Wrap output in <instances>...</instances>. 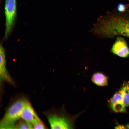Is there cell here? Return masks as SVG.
I'll list each match as a JSON object with an SVG mask.
<instances>
[{
  "label": "cell",
  "mask_w": 129,
  "mask_h": 129,
  "mask_svg": "<svg viewBox=\"0 0 129 129\" xmlns=\"http://www.w3.org/2000/svg\"><path fill=\"white\" fill-rule=\"evenodd\" d=\"M91 31L101 37L111 38L122 35L129 38V15L119 13L101 16Z\"/></svg>",
  "instance_id": "obj_1"
},
{
  "label": "cell",
  "mask_w": 129,
  "mask_h": 129,
  "mask_svg": "<svg viewBox=\"0 0 129 129\" xmlns=\"http://www.w3.org/2000/svg\"><path fill=\"white\" fill-rule=\"evenodd\" d=\"M85 110L75 115H71L65 109V105L59 109H54L47 116V118L52 129H74L78 118Z\"/></svg>",
  "instance_id": "obj_2"
},
{
  "label": "cell",
  "mask_w": 129,
  "mask_h": 129,
  "mask_svg": "<svg viewBox=\"0 0 129 129\" xmlns=\"http://www.w3.org/2000/svg\"><path fill=\"white\" fill-rule=\"evenodd\" d=\"M16 0H5V38L6 39L12 31L16 16Z\"/></svg>",
  "instance_id": "obj_3"
},
{
  "label": "cell",
  "mask_w": 129,
  "mask_h": 129,
  "mask_svg": "<svg viewBox=\"0 0 129 129\" xmlns=\"http://www.w3.org/2000/svg\"><path fill=\"white\" fill-rule=\"evenodd\" d=\"M28 102L26 99L23 98L15 101L8 108L2 119L15 123L21 118L22 111Z\"/></svg>",
  "instance_id": "obj_4"
},
{
  "label": "cell",
  "mask_w": 129,
  "mask_h": 129,
  "mask_svg": "<svg viewBox=\"0 0 129 129\" xmlns=\"http://www.w3.org/2000/svg\"><path fill=\"white\" fill-rule=\"evenodd\" d=\"M111 51L113 54L122 58L129 56V48L126 42L123 37H117L113 45Z\"/></svg>",
  "instance_id": "obj_5"
},
{
  "label": "cell",
  "mask_w": 129,
  "mask_h": 129,
  "mask_svg": "<svg viewBox=\"0 0 129 129\" xmlns=\"http://www.w3.org/2000/svg\"><path fill=\"white\" fill-rule=\"evenodd\" d=\"M110 105L112 109L117 112H126L125 106L123 102L121 94L119 92H116L111 98Z\"/></svg>",
  "instance_id": "obj_6"
},
{
  "label": "cell",
  "mask_w": 129,
  "mask_h": 129,
  "mask_svg": "<svg viewBox=\"0 0 129 129\" xmlns=\"http://www.w3.org/2000/svg\"><path fill=\"white\" fill-rule=\"evenodd\" d=\"M21 118L32 124L39 118L28 102L22 111Z\"/></svg>",
  "instance_id": "obj_7"
},
{
  "label": "cell",
  "mask_w": 129,
  "mask_h": 129,
  "mask_svg": "<svg viewBox=\"0 0 129 129\" xmlns=\"http://www.w3.org/2000/svg\"><path fill=\"white\" fill-rule=\"evenodd\" d=\"M0 79L5 80L12 84L13 83V81L8 74L6 68L5 51L1 45H0Z\"/></svg>",
  "instance_id": "obj_8"
},
{
  "label": "cell",
  "mask_w": 129,
  "mask_h": 129,
  "mask_svg": "<svg viewBox=\"0 0 129 129\" xmlns=\"http://www.w3.org/2000/svg\"><path fill=\"white\" fill-rule=\"evenodd\" d=\"M91 80L95 85L99 86H103L107 85L108 79L103 73L100 72L94 73L92 75Z\"/></svg>",
  "instance_id": "obj_9"
},
{
  "label": "cell",
  "mask_w": 129,
  "mask_h": 129,
  "mask_svg": "<svg viewBox=\"0 0 129 129\" xmlns=\"http://www.w3.org/2000/svg\"><path fill=\"white\" fill-rule=\"evenodd\" d=\"M119 92L125 105L129 106V81L124 82Z\"/></svg>",
  "instance_id": "obj_10"
},
{
  "label": "cell",
  "mask_w": 129,
  "mask_h": 129,
  "mask_svg": "<svg viewBox=\"0 0 129 129\" xmlns=\"http://www.w3.org/2000/svg\"><path fill=\"white\" fill-rule=\"evenodd\" d=\"M0 129H16L15 123L10 122L2 119L0 122Z\"/></svg>",
  "instance_id": "obj_11"
},
{
  "label": "cell",
  "mask_w": 129,
  "mask_h": 129,
  "mask_svg": "<svg viewBox=\"0 0 129 129\" xmlns=\"http://www.w3.org/2000/svg\"><path fill=\"white\" fill-rule=\"evenodd\" d=\"M32 129V124L23 120L16 124V129Z\"/></svg>",
  "instance_id": "obj_12"
},
{
  "label": "cell",
  "mask_w": 129,
  "mask_h": 129,
  "mask_svg": "<svg viewBox=\"0 0 129 129\" xmlns=\"http://www.w3.org/2000/svg\"><path fill=\"white\" fill-rule=\"evenodd\" d=\"M33 129H45L46 127L40 118L32 124Z\"/></svg>",
  "instance_id": "obj_13"
},
{
  "label": "cell",
  "mask_w": 129,
  "mask_h": 129,
  "mask_svg": "<svg viewBox=\"0 0 129 129\" xmlns=\"http://www.w3.org/2000/svg\"><path fill=\"white\" fill-rule=\"evenodd\" d=\"M127 9L126 5L122 3H120L118 5L117 9L119 12L122 14L126 12Z\"/></svg>",
  "instance_id": "obj_14"
},
{
  "label": "cell",
  "mask_w": 129,
  "mask_h": 129,
  "mask_svg": "<svg viewBox=\"0 0 129 129\" xmlns=\"http://www.w3.org/2000/svg\"><path fill=\"white\" fill-rule=\"evenodd\" d=\"M115 128L116 129H125L126 128L125 126L123 125H118L115 126Z\"/></svg>",
  "instance_id": "obj_15"
},
{
  "label": "cell",
  "mask_w": 129,
  "mask_h": 129,
  "mask_svg": "<svg viewBox=\"0 0 129 129\" xmlns=\"http://www.w3.org/2000/svg\"><path fill=\"white\" fill-rule=\"evenodd\" d=\"M126 127L127 128L129 129V124H127L126 125Z\"/></svg>",
  "instance_id": "obj_16"
}]
</instances>
